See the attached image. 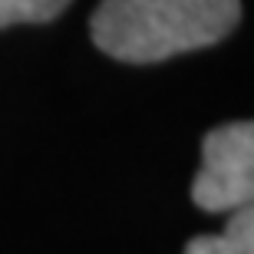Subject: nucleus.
<instances>
[{
    "mask_svg": "<svg viewBox=\"0 0 254 254\" xmlns=\"http://www.w3.org/2000/svg\"><path fill=\"white\" fill-rule=\"evenodd\" d=\"M238 20V0H103L89 20V33L106 57L159 63L225 40Z\"/></svg>",
    "mask_w": 254,
    "mask_h": 254,
    "instance_id": "nucleus-1",
    "label": "nucleus"
},
{
    "mask_svg": "<svg viewBox=\"0 0 254 254\" xmlns=\"http://www.w3.org/2000/svg\"><path fill=\"white\" fill-rule=\"evenodd\" d=\"M191 198L205 211H235L254 198V126L225 123L201 142V169Z\"/></svg>",
    "mask_w": 254,
    "mask_h": 254,
    "instance_id": "nucleus-2",
    "label": "nucleus"
},
{
    "mask_svg": "<svg viewBox=\"0 0 254 254\" xmlns=\"http://www.w3.org/2000/svg\"><path fill=\"white\" fill-rule=\"evenodd\" d=\"M185 254H254V211L235 208L221 235H198L185 245Z\"/></svg>",
    "mask_w": 254,
    "mask_h": 254,
    "instance_id": "nucleus-3",
    "label": "nucleus"
},
{
    "mask_svg": "<svg viewBox=\"0 0 254 254\" xmlns=\"http://www.w3.org/2000/svg\"><path fill=\"white\" fill-rule=\"evenodd\" d=\"M69 0H0V27L13 23H47L60 17Z\"/></svg>",
    "mask_w": 254,
    "mask_h": 254,
    "instance_id": "nucleus-4",
    "label": "nucleus"
}]
</instances>
